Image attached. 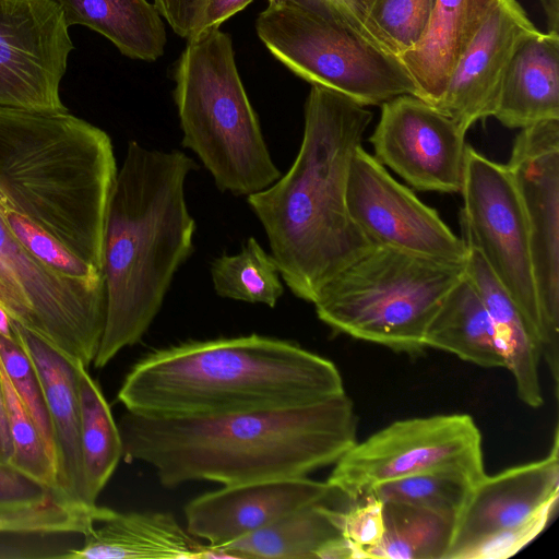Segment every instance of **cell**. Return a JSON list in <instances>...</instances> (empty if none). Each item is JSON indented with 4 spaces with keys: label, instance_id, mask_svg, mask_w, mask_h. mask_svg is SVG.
<instances>
[{
    "label": "cell",
    "instance_id": "cell-7",
    "mask_svg": "<svg viewBox=\"0 0 559 559\" xmlns=\"http://www.w3.org/2000/svg\"><path fill=\"white\" fill-rule=\"evenodd\" d=\"M464 275L465 263L373 246L331 280L313 305L338 333L418 354L431 318Z\"/></svg>",
    "mask_w": 559,
    "mask_h": 559
},
{
    "label": "cell",
    "instance_id": "cell-30",
    "mask_svg": "<svg viewBox=\"0 0 559 559\" xmlns=\"http://www.w3.org/2000/svg\"><path fill=\"white\" fill-rule=\"evenodd\" d=\"M111 512L108 508H91L58 498L36 507L0 513V533L84 535Z\"/></svg>",
    "mask_w": 559,
    "mask_h": 559
},
{
    "label": "cell",
    "instance_id": "cell-28",
    "mask_svg": "<svg viewBox=\"0 0 559 559\" xmlns=\"http://www.w3.org/2000/svg\"><path fill=\"white\" fill-rule=\"evenodd\" d=\"M215 293L233 300L274 308L284 294L278 266L254 237L236 254H222L211 264Z\"/></svg>",
    "mask_w": 559,
    "mask_h": 559
},
{
    "label": "cell",
    "instance_id": "cell-21",
    "mask_svg": "<svg viewBox=\"0 0 559 559\" xmlns=\"http://www.w3.org/2000/svg\"><path fill=\"white\" fill-rule=\"evenodd\" d=\"M492 117L511 129L559 120V33L536 29L520 43Z\"/></svg>",
    "mask_w": 559,
    "mask_h": 559
},
{
    "label": "cell",
    "instance_id": "cell-27",
    "mask_svg": "<svg viewBox=\"0 0 559 559\" xmlns=\"http://www.w3.org/2000/svg\"><path fill=\"white\" fill-rule=\"evenodd\" d=\"M384 535L370 559H444L455 516L401 502H382Z\"/></svg>",
    "mask_w": 559,
    "mask_h": 559
},
{
    "label": "cell",
    "instance_id": "cell-37",
    "mask_svg": "<svg viewBox=\"0 0 559 559\" xmlns=\"http://www.w3.org/2000/svg\"><path fill=\"white\" fill-rule=\"evenodd\" d=\"M251 1L252 0H205L195 34L205 28L219 27L224 21L243 10Z\"/></svg>",
    "mask_w": 559,
    "mask_h": 559
},
{
    "label": "cell",
    "instance_id": "cell-25",
    "mask_svg": "<svg viewBox=\"0 0 559 559\" xmlns=\"http://www.w3.org/2000/svg\"><path fill=\"white\" fill-rule=\"evenodd\" d=\"M338 513L326 501L309 504L221 549L226 558L320 559L342 536Z\"/></svg>",
    "mask_w": 559,
    "mask_h": 559
},
{
    "label": "cell",
    "instance_id": "cell-17",
    "mask_svg": "<svg viewBox=\"0 0 559 559\" xmlns=\"http://www.w3.org/2000/svg\"><path fill=\"white\" fill-rule=\"evenodd\" d=\"M534 31L516 0H499L460 58L435 107L465 132L476 121L492 116L509 62Z\"/></svg>",
    "mask_w": 559,
    "mask_h": 559
},
{
    "label": "cell",
    "instance_id": "cell-6",
    "mask_svg": "<svg viewBox=\"0 0 559 559\" xmlns=\"http://www.w3.org/2000/svg\"><path fill=\"white\" fill-rule=\"evenodd\" d=\"M174 98L182 146L193 152L217 189L248 197L281 176L219 27L188 38L175 73Z\"/></svg>",
    "mask_w": 559,
    "mask_h": 559
},
{
    "label": "cell",
    "instance_id": "cell-2",
    "mask_svg": "<svg viewBox=\"0 0 559 559\" xmlns=\"http://www.w3.org/2000/svg\"><path fill=\"white\" fill-rule=\"evenodd\" d=\"M117 425L122 456L150 465L170 488L302 477L335 464L356 443V416L345 393L296 407L207 416L127 411Z\"/></svg>",
    "mask_w": 559,
    "mask_h": 559
},
{
    "label": "cell",
    "instance_id": "cell-26",
    "mask_svg": "<svg viewBox=\"0 0 559 559\" xmlns=\"http://www.w3.org/2000/svg\"><path fill=\"white\" fill-rule=\"evenodd\" d=\"M81 452L86 500H96L123 455L121 435L110 407L87 367L78 365Z\"/></svg>",
    "mask_w": 559,
    "mask_h": 559
},
{
    "label": "cell",
    "instance_id": "cell-11",
    "mask_svg": "<svg viewBox=\"0 0 559 559\" xmlns=\"http://www.w3.org/2000/svg\"><path fill=\"white\" fill-rule=\"evenodd\" d=\"M461 213L462 239L475 247L507 289L538 343L545 334L523 206L506 165L467 144Z\"/></svg>",
    "mask_w": 559,
    "mask_h": 559
},
{
    "label": "cell",
    "instance_id": "cell-23",
    "mask_svg": "<svg viewBox=\"0 0 559 559\" xmlns=\"http://www.w3.org/2000/svg\"><path fill=\"white\" fill-rule=\"evenodd\" d=\"M70 26H86L131 58L155 61L164 53L162 15L147 0H56Z\"/></svg>",
    "mask_w": 559,
    "mask_h": 559
},
{
    "label": "cell",
    "instance_id": "cell-33",
    "mask_svg": "<svg viewBox=\"0 0 559 559\" xmlns=\"http://www.w3.org/2000/svg\"><path fill=\"white\" fill-rule=\"evenodd\" d=\"M338 525L342 536L356 551V559L367 558L384 535L383 503L372 495L357 500L355 506L340 510Z\"/></svg>",
    "mask_w": 559,
    "mask_h": 559
},
{
    "label": "cell",
    "instance_id": "cell-36",
    "mask_svg": "<svg viewBox=\"0 0 559 559\" xmlns=\"http://www.w3.org/2000/svg\"><path fill=\"white\" fill-rule=\"evenodd\" d=\"M372 2L373 0H269V3L288 4L298 8H305L311 4L333 7L344 14L354 26L368 36L370 35L366 31L365 23Z\"/></svg>",
    "mask_w": 559,
    "mask_h": 559
},
{
    "label": "cell",
    "instance_id": "cell-20",
    "mask_svg": "<svg viewBox=\"0 0 559 559\" xmlns=\"http://www.w3.org/2000/svg\"><path fill=\"white\" fill-rule=\"evenodd\" d=\"M84 534L69 559H197L215 558V549L202 545L169 512L145 511L110 516Z\"/></svg>",
    "mask_w": 559,
    "mask_h": 559
},
{
    "label": "cell",
    "instance_id": "cell-13",
    "mask_svg": "<svg viewBox=\"0 0 559 559\" xmlns=\"http://www.w3.org/2000/svg\"><path fill=\"white\" fill-rule=\"evenodd\" d=\"M73 48L56 0H0V107L68 111L60 83Z\"/></svg>",
    "mask_w": 559,
    "mask_h": 559
},
{
    "label": "cell",
    "instance_id": "cell-39",
    "mask_svg": "<svg viewBox=\"0 0 559 559\" xmlns=\"http://www.w3.org/2000/svg\"><path fill=\"white\" fill-rule=\"evenodd\" d=\"M546 14L548 32L559 33V0H538Z\"/></svg>",
    "mask_w": 559,
    "mask_h": 559
},
{
    "label": "cell",
    "instance_id": "cell-14",
    "mask_svg": "<svg viewBox=\"0 0 559 559\" xmlns=\"http://www.w3.org/2000/svg\"><path fill=\"white\" fill-rule=\"evenodd\" d=\"M346 199L352 219L373 246L465 263L462 237L361 145L350 160Z\"/></svg>",
    "mask_w": 559,
    "mask_h": 559
},
{
    "label": "cell",
    "instance_id": "cell-31",
    "mask_svg": "<svg viewBox=\"0 0 559 559\" xmlns=\"http://www.w3.org/2000/svg\"><path fill=\"white\" fill-rule=\"evenodd\" d=\"M436 0H373L366 17L368 34L395 56L423 36Z\"/></svg>",
    "mask_w": 559,
    "mask_h": 559
},
{
    "label": "cell",
    "instance_id": "cell-18",
    "mask_svg": "<svg viewBox=\"0 0 559 559\" xmlns=\"http://www.w3.org/2000/svg\"><path fill=\"white\" fill-rule=\"evenodd\" d=\"M17 341L29 354L39 374L56 442L58 491L85 507L86 489L81 452L78 365L52 345L12 319Z\"/></svg>",
    "mask_w": 559,
    "mask_h": 559
},
{
    "label": "cell",
    "instance_id": "cell-1",
    "mask_svg": "<svg viewBox=\"0 0 559 559\" xmlns=\"http://www.w3.org/2000/svg\"><path fill=\"white\" fill-rule=\"evenodd\" d=\"M110 136L68 111L0 107V306L75 361L105 328Z\"/></svg>",
    "mask_w": 559,
    "mask_h": 559
},
{
    "label": "cell",
    "instance_id": "cell-40",
    "mask_svg": "<svg viewBox=\"0 0 559 559\" xmlns=\"http://www.w3.org/2000/svg\"><path fill=\"white\" fill-rule=\"evenodd\" d=\"M0 335L7 338H16L12 318L2 306H0Z\"/></svg>",
    "mask_w": 559,
    "mask_h": 559
},
{
    "label": "cell",
    "instance_id": "cell-8",
    "mask_svg": "<svg viewBox=\"0 0 559 559\" xmlns=\"http://www.w3.org/2000/svg\"><path fill=\"white\" fill-rule=\"evenodd\" d=\"M257 33L295 74L364 106L382 105L400 95L416 96L401 59L333 7L269 3L257 19Z\"/></svg>",
    "mask_w": 559,
    "mask_h": 559
},
{
    "label": "cell",
    "instance_id": "cell-22",
    "mask_svg": "<svg viewBox=\"0 0 559 559\" xmlns=\"http://www.w3.org/2000/svg\"><path fill=\"white\" fill-rule=\"evenodd\" d=\"M465 275L480 296L490 317L503 367L512 373L519 399L530 407L544 403L538 364V343L507 289L479 251L467 245Z\"/></svg>",
    "mask_w": 559,
    "mask_h": 559
},
{
    "label": "cell",
    "instance_id": "cell-5",
    "mask_svg": "<svg viewBox=\"0 0 559 559\" xmlns=\"http://www.w3.org/2000/svg\"><path fill=\"white\" fill-rule=\"evenodd\" d=\"M344 393L331 360L249 334L154 349L132 366L117 399L130 413L176 418L289 408Z\"/></svg>",
    "mask_w": 559,
    "mask_h": 559
},
{
    "label": "cell",
    "instance_id": "cell-15",
    "mask_svg": "<svg viewBox=\"0 0 559 559\" xmlns=\"http://www.w3.org/2000/svg\"><path fill=\"white\" fill-rule=\"evenodd\" d=\"M466 132L435 106L414 95L381 105L369 138L374 158L419 191L460 192Z\"/></svg>",
    "mask_w": 559,
    "mask_h": 559
},
{
    "label": "cell",
    "instance_id": "cell-16",
    "mask_svg": "<svg viewBox=\"0 0 559 559\" xmlns=\"http://www.w3.org/2000/svg\"><path fill=\"white\" fill-rule=\"evenodd\" d=\"M334 492L326 481L307 476L224 486L186 504V530L221 548Z\"/></svg>",
    "mask_w": 559,
    "mask_h": 559
},
{
    "label": "cell",
    "instance_id": "cell-19",
    "mask_svg": "<svg viewBox=\"0 0 559 559\" xmlns=\"http://www.w3.org/2000/svg\"><path fill=\"white\" fill-rule=\"evenodd\" d=\"M499 0H436L426 29L399 58L411 75L416 96L435 106L460 58Z\"/></svg>",
    "mask_w": 559,
    "mask_h": 559
},
{
    "label": "cell",
    "instance_id": "cell-12",
    "mask_svg": "<svg viewBox=\"0 0 559 559\" xmlns=\"http://www.w3.org/2000/svg\"><path fill=\"white\" fill-rule=\"evenodd\" d=\"M518 190L530 236L545 334L542 354L556 394L559 386V120L521 129L506 164Z\"/></svg>",
    "mask_w": 559,
    "mask_h": 559
},
{
    "label": "cell",
    "instance_id": "cell-35",
    "mask_svg": "<svg viewBox=\"0 0 559 559\" xmlns=\"http://www.w3.org/2000/svg\"><path fill=\"white\" fill-rule=\"evenodd\" d=\"M205 0H154L159 14L173 31L183 38H190L197 32Z\"/></svg>",
    "mask_w": 559,
    "mask_h": 559
},
{
    "label": "cell",
    "instance_id": "cell-9",
    "mask_svg": "<svg viewBox=\"0 0 559 559\" xmlns=\"http://www.w3.org/2000/svg\"><path fill=\"white\" fill-rule=\"evenodd\" d=\"M559 498V433L538 461L486 474L456 516L444 559H504L548 525Z\"/></svg>",
    "mask_w": 559,
    "mask_h": 559
},
{
    "label": "cell",
    "instance_id": "cell-24",
    "mask_svg": "<svg viewBox=\"0 0 559 559\" xmlns=\"http://www.w3.org/2000/svg\"><path fill=\"white\" fill-rule=\"evenodd\" d=\"M424 344L481 367H503L488 311L466 275L441 301L426 329Z\"/></svg>",
    "mask_w": 559,
    "mask_h": 559
},
{
    "label": "cell",
    "instance_id": "cell-10",
    "mask_svg": "<svg viewBox=\"0 0 559 559\" xmlns=\"http://www.w3.org/2000/svg\"><path fill=\"white\" fill-rule=\"evenodd\" d=\"M459 469L474 479L485 475L481 435L465 414L397 420L335 463L326 483L352 501L379 484L433 469Z\"/></svg>",
    "mask_w": 559,
    "mask_h": 559
},
{
    "label": "cell",
    "instance_id": "cell-4",
    "mask_svg": "<svg viewBox=\"0 0 559 559\" xmlns=\"http://www.w3.org/2000/svg\"><path fill=\"white\" fill-rule=\"evenodd\" d=\"M195 168L194 160L181 151L128 143L105 218L106 318L93 362L96 368L142 340L175 274L193 251L197 224L185 187Z\"/></svg>",
    "mask_w": 559,
    "mask_h": 559
},
{
    "label": "cell",
    "instance_id": "cell-3",
    "mask_svg": "<svg viewBox=\"0 0 559 559\" xmlns=\"http://www.w3.org/2000/svg\"><path fill=\"white\" fill-rule=\"evenodd\" d=\"M371 120L366 106L313 84L295 160L274 183L247 197L282 280L307 302L373 247L346 199L350 160Z\"/></svg>",
    "mask_w": 559,
    "mask_h": 559
},
{
    "label": "cell",
    "instance_id": "cell-38",
    "mask_svg": "<svg viewBox=\"0 0 559 559\" xmlns=\"http://www.w3.org/2000/svg\"><path fill=\"white\" fill-rule=\"evenodd\" d=\"M12 454L13 447L7 417L5 401L0 371V462L10 463Z\"/></svg>",
    "mask_w": 559,
    "mask_h": 559
},
{
    "label": "cell",
    "instance_id": "cell-34",
    "mask_svg": "<svg viewBox=\"0 0 559 559\" xmlns=\"http://www.w3.org/2000/svg\"><path fill=\"white\" fill-rule=\"evenodd\" d=\"M58 498L67 499L12 464L0 462V513L36 507Z\"/></svg>",
    "mask_w": 559,
    "mask_h": 559
},
{
    "label": "cell",
    "instance_id": "cell-29",
    "mask_svg": "<svg viewBox=\"0 0 559 559\" xmlns=\"http://www.w3.org/2000/svg\"><path fill=\"white\" fill-rule=\"evenodd\" d=\"M476 481L459 469H433L379 484L368 495L456 518Z\"/></svg>",
    "mask_w": 559,
    "mask_h": 559
},
{
    "label": "cell",
    "instance_id": "cell-32",
    "mask_svg": "<svg viewBox=\"0 0 559 559\" xmlns=\"http://www.w3.org/2000/svg\"><path fill=\"white\" fill-rule=\"evenodd\" d=\"M0 364L35 423L56 466V442L46 397L29 354L17 338L0 335Z\"/></svg>",
    "mask_w": 559,
    "mask_h": 559
}]
</instances>
